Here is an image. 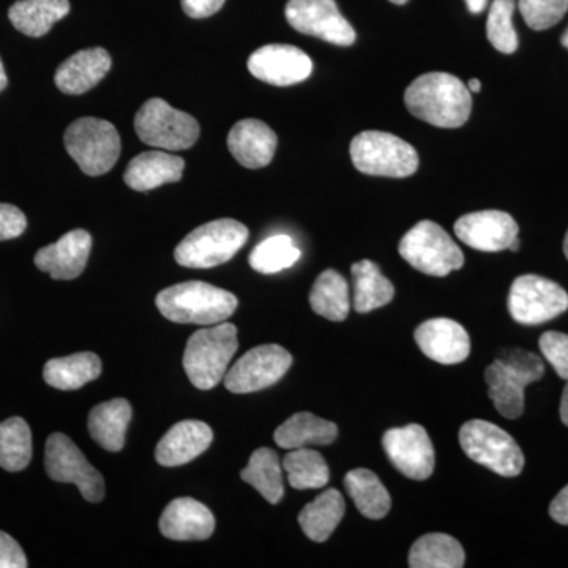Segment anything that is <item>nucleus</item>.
<instances>
[{"mask_svg":"<svg viewBox=\"0 0 568 568\" xmlns=\"http://www.w3.org/2000/svg\"><path fill=\"white\" fill-rule=\"evenodd\" d=\"M410 114L439 129L465 125L473 110L469 89L454 74L426 73L406 89Z\"/></svg>","mask_w":568,"mask_h":568,"instance_id":"f257e3e1","label":"nucleus"},{"mask_svg":"<svg viewBox=\"0 0 568 568\" xmlns=\"http://www.w3.org/2000/svg\"><path fill=\"white\" fill-rule=\"evenodd\" d=\"M156 308L178 324L215 325L237 310V297L230 291L204 282H185L156 295Z\"/></svg>","mask_w":568,"mask_h":568,"instance_id":"f03ea898","label":"nucleus"},{"mask_svg":"<svg viewBox=\"0 0 568 568\" xmlns=\"http://www.w3.org/2000/svg\"><path fill=\"white\" fill-rule=\"evenodd\" d=\"M544 376V361L525 349L506 351L485 369L489 398L500 416L510 420L525 413V388Z\"/></svg>","mask_w":568,"mask_h":568,"instance_id":"7ed1b4c3","label":"nucleus"},{"mask_svg":"<svg viewBox=\"0 0 568 568\" xmlns=\"http://www.w3.org/2000/svg\"><path fill=\"white\" fill-rule=\"evenodd\" d=\"M237 349V328L233 324L220 323L194 332L183 354L186 376L194 387L211 390L226 376L227 365Z\"/></svg>","mask_w":568,"mask_h":568,"instance_id":"20e7f679","label":"nucleus"},{"mask_svg":"<svg viewBox=\"0 0 568 568\" xmlns=\"http://www.w3.org/2000/svg\"><path fill=\"white\" fill-rule=\"evenodd\" d=\"M248 227L237 220L222 219L192 231L175 248L178 264L189 268H212L233 260L248 241Z\"/></svg>","mask_w":568,"mask_h":568,"instance_id":"39448f33","label":"nucleus"},{"mask_svg":"<svg viewBox=\"0 0 568 568\" xmlns=\"http://www.w3.org/2000/svg\"><path fill=\"white\" fill-rule=\"evenodd\" d=\"M63 142L82 173L93 178L110 173L121 156V136L115 126L103 119H78L67 129Z\"/></svg>","mask_w":568,"mask_h":568,"instance_id":"423d86ee","label":"nucleus"},{"mask_svg":"<svg viewBox=\"0 0 568 568\" xmlns=\"http://www.w3.org/2000/svg\"><path fill=\"white\" fill-rule=\"evenodd\" d=\"M351 160L361 173L403 179L416 173L418 153L409 142L384 132H364L351 142Z\"/></svg>","mask_w":568,"mask_h":568,"instance_id":"0eeeda50","label":"nucleus"},{"mask_svg":"<svg viewBox=\"0 0 568 568\" xmlns=\"http://www.w3.org/2000/svg\"><path fill=\"white\" fill-rule=\"evenodd\" d=\"M463 452L489 470L503 477H517L525 467V455L503 428L485 420H469L459 429Z\"/></svg>","mask_w":568,"mask_h":568,"instance_id":"6e6552de","label":"nucleus"},{"mask_svg":"<svg viewBox=\"0 0 568 568\" xmlns=\"http://www.w3.org/2000/svg\"><path fill=\"white\" fill-rule=\"evenodd\" d=\"M134 130L144 144L168 152L193 148L201 133L193 115L175 110L162 99L142 104L134 118Z\"/></svg>","mask_w":568,"mask_h":568,"instance_id":"1a4fd4ad","label":"nucleus"},{"mask_svg":"<svg viewBox=\"0 0 568 568\" xmlns=\"http://www.w3.org/2000/svg\"><path fill=\"white\" fill-rule=\"evenodd\" d=\"M399 254L422 274L447 276L465 264L459 246L435 222L417 223L399 242Z\"/></svg>","mask_w":568,"mask_h":568,"instance_id":"9d476101","label":"nucleus"},{"mask_svg":"<svg viewBox=\"0 0 568 568\" xmlns=\"http://www.w3.org/2000/svg\"><path fill=\"white\" fill-rule=\"evenodd\" d=\"M568 294L562 286L538 275L515 280L508 294V312L523 325H540L566 313Z\"/></svg>","mask_w":568,"mask_h":568,"instance_id":"9b49d317","label":"nucleus"},{"mask_svg":"<svg viewBox=\"0 0 568 568\" xmlns=\"http://www.w3.org/2000/svg\"><path fill=\"white\" fill-rule=\"evenodd\" d=\"M48 476L61 484H74L89 503H102L104 480L102 474L88 462L77 444L62 433L48 437L44 448Z\"/></svg>","mask_w":568,"mask_h":568,"instance_id":"f8f14e48","label":"nucleus"},{"mask_svg":"<svg viewBox=\"0 0 568 568\" xmlns=\"http://www.w3.org/2000/svg\"><path fill=\"white\" fill-rule=\"evenodd\" d=\"M293 365V355L278 345L253 347L235 362L224 376V386L233 394H252L278 383Z\"/></svg>","mask_w":568,"mask_h":568,"instance_id":"ddd939ff","label":"nucleus"},{"mask_svg":"<svg viewBox=\"0 0 568 568\" xmlns=\"http://www.w3.org/2000/svg\"><path fill=\"white\" fill-rule=\"evenodd\" d=\"M286 20L295 31L338 47H351L357 39L353 26L339 13L335 0H290Z\"/></svg>","mask_w":568,"mask_h":568,"instance_id":"4468645a","label":"nucleus"},{"mask_svg":"<svg viewBox=\"0 0 568 568\" xmlns=\"http://www.w3.org/2000/svg\"><path fill=\"white\" fill-rule=\"evenodd\" d=\"M383 446L398 473L426 480L435 470V448L424 426L413 424L384 433Z\"/></svg>","mask_w":568,"mask_h":568,"instance_id":"2eb2a0df","label":"nucleus"},{"mask_svg":"<svg viewBox=\"0 0 568 568\" xmlns=\"http://www.w3.org/2000/svg\"><path fill=\"white\" fill-rule=\"evenodd\" d=\"M248 70L260 81L286 88L308 80L313 62L304 51L291 44H267L250 55Z\"/></svg>","mask_w":568,"mask_h":568,"instance_id":"dca6fc26","label":"nucleus"},{"mask_svg":"<svg viewBox=\"0 0 568 568\" xmlns=\"http://www.w3.org/2000/svg\"><path fill=\"white\" fill-rule=\"evenodd\" d=\"M518 233L514 216L500 211L467 213L455 223V234L463 244L487 253L510 248Z\"/></svg>","mask_w":568,"mask_h":568,"instance_id":"f3484780","label":"nucleus"},{"mask_svg":"<svg viewBox=\"0 0 568 568\" xmlns=\"http://www.w3.org/2000/svg\"><path fill=\"white\" fill-rule=\"evenodd\" d=\"M414 338L422 353L437 364H462L470 354V339L466 328L447 317H437L418 325Z\"/></svg>","mask_w":568,"mask_h":568,"instance_id":"a211bd4d","label":"nucleus"},{"mask_svg":"<svg viewBox=\"0 0 568 568\" xmlns=\"http://www.w3.org/2000/svg\"><path fill=\"white\" fill-rule=\"evenodd\" d=\"M91 248V234L84 230H74L62 235L55 244L39 250L33 261L52 280H74L84 272Z\"/></svg>","mask_w":568,"mask_h":568,"instance_id":"6ab92c4d","label":"nucleus"},{"mask_svg":"<svg viewBox=\"0 0 568 568\" xmlns=\"http://www.w3.org/2000/svg\"><path fill=\"white\" fill-rule=\"evenodd\" d=\"M215 530V517L200 500L179 497L164 508L160 532L170 540H207Z\"/></svg>","mask_w":568,"mask_h":568,"instance_id":"aec40b11","label":"nucleus"},{"mask_svg":"<svg viewBox=\"0 0 568 568\" xmlns=\"http://www.w3.org/2000/svg\"><path fill=\"white\" fill-rule=\"evenodd\" d=\"M278 138L274 130L257 119L235 123L227 136V148L242 166L260 170L274 160Z\"/></svg>","mask_w":568,"mask_h":568,"instance_id":"412c9836","label":"nucleus"},{"mask_svg":"<svg viewBox=\"0 0 568 568\" xmlns=\"http://www.w3.org/2000/svg\"><path fill=\"white\" fill-rule=\"evenodd\" d=\"M212 440V428L204 422H179L156 446V462L166 467L186 465L203 455L211 447Z\"/></svg>","mask_w":568,"mask_h":568,"instance_id":"4be33fe9","label":"nucleus"},{"mask_svg":"<svg viewBox=\"0 0 568 568\" xmlns=\"http://www.w3.org/2000/svg\"><path fill=\"white\" fill-rule=\"evenodd\" d=\"M110 52L103 48L78 51L55 71L54 82L59 91L81 95L95 88L111 70Z\"/></svg>","mask_w":568,"mask_h":568,"instance_id":"5701e85b","label":"nucleus"},{"mask_svg":"<svg viewBox=\"0 0 568 568\" xmlns=\"http://www.w3.org/2000/svg\"><path fill=\"white\" fill-rule=\"evenodd\" d=\"M185 162L168 151L142 152L129 163L123 181L136 192H151L166 183L181 181Z\"/></svg>","mask_w":568,"mask_h":568,"instance_id":"b1692460","label":"nucleus"},{"mask_svg":"<svg viewBox=\"0 0 568 568\" xmlns=\"http://www.w3.org/2000/svg\"><path fill=\"white\" fill-rule=\"evenodd\" d=\"M132 414V406L123 398L93 407L88 422L92 439L104 450L121 452Z\"/></svg>","mask_w":568,"mask_h":568,"instance_id":"393cba45","label":"nucleus"},{"mask_svg":"<svg viewBox=\"0 0 568 568\" xmlns=\"http://www.w3.org/2000/svg\"><path fill=\"white\" fill-rule=\"evenodd\" d=\"M338 437V426L334 422L310 413L294 414L282 426L276 428L274 440L282 448H301L313 446H328Z\"/></svg>","mask_w":568,"mask_h":568,"instance_id":"a878e982","label":"nucleus"},{"mask_svg":"<svg viewBox=\"0 0 568 568\" xmlns=\"http://www.w3.org/2000/svg\"><path fill=\"white\" fill-rule=\"evenodd\" d=\"M70 11L69 0H18L10 7L9 18L14 29L28 37L47 36L55 22Z\"/></svg>","mask_w":568,"mask_h":568,"instance_id":"bb28decb","label":"nucleus"},{"mask_svg":"<svg viewBox=\"0 0 568 568\" xmlns=\"http://www.w3.org/2000/svg\"><path fill=\"white\" fill-rule=\"evenodd\" d=\"M102 375V361L93 353H78L69 357L51 358L44 365L48 386L59 390H77Z\"/></svg>","mask_w":568,"mask_h":568,"instance_id":"cd10ccee","label":"nucleus"},{"mask_svg":"<svg viewBox=\"0 0 568 568\" xmlns=\"http://www.w3.org/2000/svg\"><path fill=\"white\" fill-rule=\"evenodd\" d=\"M346 504L338 489H327L304 507L298 515V525L310 540H327L345 517Z\"/></svg>","mask_w":568,"mask_h":568,"instance_id":"c85d7f7f","label":"nucleus"},{"mask_svg":"<svg viewBox=\"0 0 568 568\" xmlns=\"http://www.w3.org/2000/svg\"><path fill=\"white\" fill-rule=\"evenodd\" d=\"M345 487L355 507L365 518L383 519L390 510L392 497L373 470H351L346 474Z\"/></svg>","mask_w":568,"mask_h":568,"instance_id":"c756f323","label":"nucleus"},{"mask_svg":"<svg viewBox=\"0 0 568 568\" xmlns=\"http://www.w3.org/2000/svg\"><path fill=\"white\" fill-rule=\"evenodd\" d=\"M465 562L462 544L447 534H426L409 551V567L413 568H462Z\"/></svg>","mask_w":568,"mask_h":568,"instance_id":"7c9ffc66","label":"nucleus"},{"mask_svg":"<svg viewBox=\"0 0 568 568\" xmlns=\"http://www.w3.org/2000/svg\"><path fill=\"white\" fill-rule=\"evenodd\" d=\"M355 312L369 313L394 301L395 287L373 261L364 260L353 265Z\"/></svg>","mask_w":568,"mask_h":568,"instance_id":"2f4dec72","label":"nucleus"},{"mask_svg":"<svg viewBox=\"0 0 568 568\" xmlns=\"http://www.w3.org/2000/svg\"><path fill=\"white\" fill-rule=\"evenodd\" d=\"M310 305L316 315L325 320L335 321V323L345 321L351 310L349 286L345 276L332 268L324 271L313 284Z\"/></svg>","mask_w":568,"mask_h":568,"instance_id":"473e14b6","label":"nucleus"},{"mask_svg":"<svg viewBox=\"0 0 568 568\" xmlns=\"http://www.w3.org/2000/svg\"><path fill=\"white\" fill-rule=\"evenodd\" d=\"M242 480L252 485L267 503L283 499V474L278 455L272 448L261 447L250 457L248 466L241 473Z\"/></svg>","mask_w":568,"mask_h":568,"instance_id":"72a5a7b5","label":"nucleus"},{"mask_svg":"<svg viewBox=\"0 0 568 568\" xmlns=\"http://www.w3.org/2000/svg\"><path fill=\"white\" fill-rule=\"evenodd\" d=\"M32 459V433L28 422L11 417L0 424V467L20 473Z\"/></svg>","mask_w":568,"mask_h":568,"instance_id":"f704fd0d","label":"nucleus"},{"mask_svg":"<svg viewBox=\"0 0 568 568\" xmlns=\"http://www.w3.org/2000/svg\"><path fill=\"white\" fill-rule=\"evenodd\" d=\"M291 487L295 489L323 488L331 480V470L323 455L310 448H294L283 459Z\"/></svg>","mask_w":568,"mask_h":568,"instance_id":"c9c22d12","label":"nucleus"},{"mask_svg":"<svg viewBox=\"0 0 568 568\" xmlns=\"http://www.w3.org/2000/svg\"><path fill=\"white\" fill-rule=\"evenodd\" d=\"M301 256V250L294 245L290 235H272L250 254V265L260 274H278L284 268L293 267Z\"/></svg>","mask_w":568,"mask_h":568,"instance_id":"e433bc0d","label":"nucleus"},{"mask_svg":"<svg viewBox=\"0 0 568 568\" xmlns=\"http://www.w3.org/2000/svg\"><path fill=\"white\" fill-rule=\"evenodd\" d=\"M515 0H495L489 9L487 36L489 43L504 54H514L518 48V36L515 32Z\"/></svg>","mask_w":568,"mask_h":568,"instance_id":"4c0bfd02","label":"nucleus"},{"mask_svg":"<svg viewBox=\"0 0 568 568\" xmlns=\"http://www.w3.org/2000/svg\"><path fill=\"white\" fill-rule=\"evenodd\" d=\"M518 6L530 29L547 31L566 17L568 0H519Z\"/></svg>","mask_w":568,"mask_h":568,"instance_id":"58836bf2","label":"nucleus"},{"mask_svg":"<svg viewBox=\"0 0 568 568\" xmlns=\"http://www.w3.org/2000/svg\"><path fill=\"white\" fill-rule=\"evenodd\" d=\"M541 354L547 358L559 377L568 379V335L560 332H547L540 336Z\"/></svg>","mask_w":568,"mask_h":568,"instance_id":"ea45409f","label":"nucleus"},{"mask_svg":"<svg viewBox=\"0 0 568 568\" xmlns=\"http://www.w3.org/2000/svg\"><path fill=\"white\" fill-rule=\"evenodd\" d=\"M28 227V220L20 209L11 204H0V242L20 237Z\"/></svg>","mask_w":568,"mask_h":568,"instance_id":"a19ab883","label":"nucleus"},{"mask_svg":"<svg viewBox=\"0 0 568 568\" xmlns=\"http://www.w3.org/2000/svg\"><path fill=\"white\" fill-rule=\"evenodd\" d=\"M28 558L13 537L0 530V568H26Z\"/></svg>","mask_w":568,"mask_h":568,"instance_id":"79ce46f5","label":"nucleus"},{"mask_svg":"<svg viewBox=\"0 0 568 568\" xmlns=\"http://www.w3.org/2000/svg\"><path fill=\"white\" fill-rule=\"evenodd\" d=\"M226 0H182V9L194 20L209 18L222 10Z\"/></svg>","mask_w":568,"mask_h":568,"instance_id":"37998d69","label":"nucleus"},{"mask_svg":"<svg viewBox=\"0 0 568 568\" xmlns=\"http://www.w3.org/2000/svg\"><path fill=\"white\" fill-rule=\"evenodd\" d=\"M549 515L559 525L568 526V485L552 499L551 506H549Z\"/></svg>","mask_w":568,"mask_h":568,"instance_id":"c03bdc74","label":"nucleus"},{"mask_svg":"<svg viewBox=\"0 0 568 568\" xmlns=\"http://www.w3.org/2000/svg\"><path fill=\"white\" fill-rule=\"evenodd\" d=\"M560 420H562V424L568 426V379H567V386L564 388L562 392V399H560Z\"/></svg>","mask_w":568,"mask_h":568,"instance_id":"a18cd8bd","label":"nucleus"},{"mask_svg":"<svg viewBox=\"0 0 568 568\" xmlns=\"http://www.w3.org/2000/svg\"><path fill=\"white\" fill-rule=\"evenodd\" d=\"M487 3L488 0H466L467 9L474 14L481 13V11L487 9Z\"/></svg>","mask_w":568,"mask_h":568,"instance_id":"49530a36","label":"nucleus"},{"mask_svg":"<svg viewBox=\"0 0 568 568\" xmlns=\"http://www.w3.org/2000/svg\"><path fill=\"white\" fill-rule=\"evenodd\" d=\"M7 84H9V80H7V73L6 69H3V63L0 61V92L7 88Z\"/></svg>","mask_w":568,"mask_h":568,"instance_id":"de8ad7c7","label":"nucleus"},{"mask_svg":"<svg viewBox=\"0 0 568 568\" xmlns=\"http://www.w3.org/2000/svg\"><path fill=\"white\" fill-rule=\"evenodd\" d=\"M467 89H469L470 92H480V80H476V78H474V80H470L469 84H467Z\"/></svg>","mask_w":568,"mask_h":568,"instance_id":"09e8293b","label":"nucleus"},{"mask_svg":"<svg viewBox=\"0 0 568 568\" xmlns=\"http://www.w3.org/2000/svg\"><path fill=\"white\" fill-rule=\"evenodd\" d=\"M560 43H562V47H566L568 50V28L567 31L564 32L562 39H560Z\"/></svg>","mask_w":568,"mask_h":568,"instance_id":"8fccbe9b","label":"nucleus"},{"mask_svg":"<svg viewBox=\"0 0 568 568\" xmlns=\"http://www.w3.org/2000/svg\"><path fill=\"white\" fill-rule=\"evenodd\" d=\"M519 248V239H515L514 242H511V245H510V248L508 250H511V252H517V250Z\"/></svg>","mask_w":568,"mask_h":568,"instance_id":"3c124183","label":"nucleus"},{"mask_svg":"<svg viewBox=\"0 0 568 568\" xmlns=\"http://www.w3.org/2000/svg\"><path fill=\"white\" fill-rule=\"evenodd\" d=\"M564 253H566L567 260H568V231L566 235V241H564Z\"/></svg>","mask_w":568,"mask_h":568,"instance_id":"603ef678","label":"nucleus"},{"mask_svg":"<svg viewBox=\"0 0 568 568\" xmlns=\"http://www.w3.org/2000/svg\"><path fill=\"white\" fill-rule=\"evenodd\" d=\"M390 2L396 3V6H405L409 0H390Z\"/></svg>","mask_w":568,"mask_h":568,"instance_id":"864d4df0","label":"nucleus"}]
</instances>
